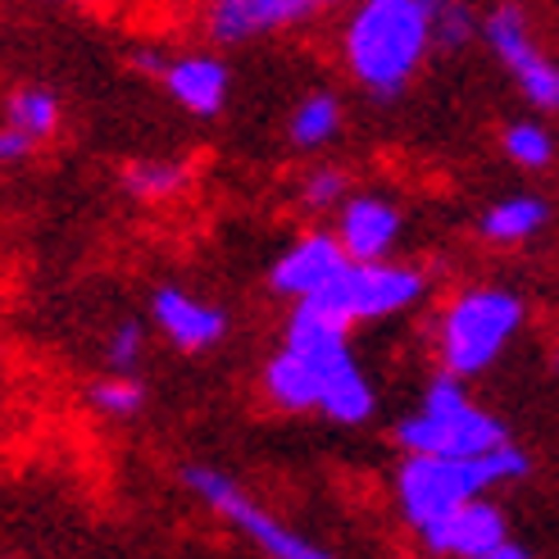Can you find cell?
<instances>
[{
	"mask_svg": "<svg viewBox=\"0 0 559 559\" xmlns=\"http://www.w3.org/2000/svg\"><path fill=\"white\" fill-rule=\"evenodd\" d=\"M437 10L424 0H369L346 27V64L373 96H396L424 64Z\"/></svg>",
	"mask_w": 559,
	"mask_h": 559,
	"instance_id": "cell-1",
	"label": "cell"
},
{
	"mask_svg": "<svg viewBox=\"0 0 559 559\" xmlns=\"http://www.w3.org/2000/svg\"><path fill=\"white\" fill-rule=\"evenodd\" d=\"M527 473V455L519 445H500V451L483 460H428V455H409L401 468V510L405 519L428 533L432 523L445 514H455L473 500H483L487 487L510 483Z\"/></svg>",
	"mask_w": 559,
	"mask_h": 559,
	"instance_id": "cell-2",
	"label": "cell"
},
{
	"mask_svg": "<svg viewBox=\"0 0 559 559\" xmlns=\"http://www.w3.org/2000/svg\"><path fill=\"white\" fill-rule=\"evenodd\" d=\"M396 441L409 455H428V460H483L500 451V445H510L506 424L473 405L464 382L451 373H441L428 386L418 414H409L396 428Z\"/></svg>",
	"mask_w": 559,
	"mask_h": 559,
	"instance_id": "cell-3",
	"label": "cell"
},
{
	"mask_svg": "<svg viewBox=\"0 0 559 559\" xmlns=\"http://www.w3.org/2000/svg\"><path fill=\"white\" fill-rule=\"evenodd\" d=\"M523 323V300L496 287L464 292L451 310H445L437 328V346H441V365L451 378L483 373L491 359L506 350L510 332Z\"/></svg>",
	"mask_w": 559,
	"mask_h": 559,
	"instance_id": "cell-4",
	"label": "cell"
},
{
	"mask_svg": "<svg viewBox=\"0 0 559 559\" xmlns=\"http://www.w3.org/2000/svg\"><path fill=\"white\" fill-rule=\"evenodd\" d=\"M182 483H187L195 496H201L214 514L228 519L241 537L255 542L269 559H337L332 550H323L319 542L292 533L287 523H277L269 510H260V506H255V500H246V496L237 491V483H233V478H223L218 468L195 464V468H187V473H182Z\"/></svg>",
	"mask_w": 559,
	"mask_h": 559,
	"instance_id": "cell-5",
	"label": "cell"
},
{
	"mask_svg": "<svg viewBox=\"0 0 559 559\" xmlns=\"http://www.w3.org/2000/svg\"><path fill=\"white\" fill-rule=\"evenodd\" d=\"M424 287L428 277L405 264H350L342 273V283L323 292V300L346 323H365V319H386L405 310V305L424 296Z\"/></svg>",
	"mask_w": 559,
	"mask_h": 559,
	"instance_id": "cell-6",
	"label": "cell"
},
{
	"mask_svg": "<svg viewBox=\"0 0 559 559\" xmlns=\"http://www.w3.org/2000/svg\"><path fill=\"white\" fill-rule=\"evenodd\" d=\"M483 37L500 55V64L519 78L527 100H533L537 109H559V64L537 50L533 33H527V19L514 5H500L496 14H487Z\"/></svg>",
	"mask_w": 559,
	"mask_h": 559,
	"instance_id": "cell-7",
	"label": "cell"
},
{
	"mask_svg": "<svg viewBox=\"0 0 559 559\" xmlns=\"http://www.w3.org/2000/svg\"><path fill=\"white\" fill-rule=\"evenodd\" d=\"M350 365H355L350 346H332V350H292V346H283L264 369V391H269V401L283 405V409H319L328 386L337 382Z\"/></svg>",
	"mask_w": 559,
	"mask_h": 559,
	"instance_id": "cell-8",
	"label": "cell"
},
{
	"mask_svg": "<svg viewBox=\"0 0 559 559\" xmlns=\"http://www.w3.org/2000/svg\"><path fill=\"white\" fill-rule=\"evenodd\" d=\"M346 269H350V260H346L342 241H337V237H328V233H314V237L296 241L287 255L273 264L269 283H273L277 296L314 300V296H323L328 287H337Z\"/></svg>",
	"mask_w": 559,
	"mask_h": 559,
	"instance_id": "cell-9",
	"label": "cell"
},
{
	"mask_svg": "<svg viewBox=\"0 0 559 559\" xmlns=\"http://www.w3.org/2000/svg\"><path fill=\"white\" fill-rule=\"evenodd\" d=\"M396 233H401L396 205L382 201V195H355V201H346V210H342L337 241H342L350 264H382Z\"/></svg>",
	"mask_w": 559,
	"mask_h": 559,
	"instance_id": "cell-10",
	"label": "cell"
},
{
	"mask_svg": "<svg viewBox=\"0 0 559 559\" xmlns=\"http://www.w3.org/2000/svg\"><path fill=\"white\" fill-rule=\"evenodd\" d=\"M428 550L437 555H464V559H483L491 550L506 546V514L487 500H473V506L445 514L441 523H432L424 533Z\"/></svg>",
	"mask_w": 559,
	"mask_h": 559,
	"instance_id": "cell-11",
	"label": "cell"
},
{
	"mask_svg": "<svg viewBox=\"0 0 559 559\" xmlns=\"http://www.w3.org/2000/svg\"><path fill=\"white\" fill-rule=\"evenodd\" d=\"M155 323L169 332V342L182 350H210L223 332H228V314L210 300H195L178 287H159L155 292Z\"/></svg>",
	"mask_w": 559,
	"mask_h": 559,
	"instance_id": "cell-12",
	"label": "cell"
},
{
	"mask_svg": "<svg viewBox=\"0 0 559 559\" xmlns=\"http://www.w3.org/2000/svg\"><path fill=\"white\" fill-rule=\"evenodd\" d=\"M314 14V0H223L210 14L214 41H246Z\"/></svg>",
	"mask_w": 559,
	"mask_h": 559,
	"instance_id": "cell-13",
	"label": "cell"
},
{
	"mask_svg": "<svg viewBox=\"0 0 559 559\" xmlns=\"http://www.w3.org/2000/svg\"><path fill=\"white\" fill-rule=\"evenodd\" d=\"M164 87H169V96L182 109L210 119L228 100V69L214 55H182V60L164 64Z\"/></svg>",
	"mask_w": 559,
	"mask_h": 559,
	"instance_id": "cell-14",
	"label": "cell"
},
{
	"mask_svg": "<svg viewBox=\"0 0 559 559\" xmlns=\"http://www.w3.org/2000/svg\"><path fill=\"white\" fill-rule=\"evenodd\" d=\"M550 218V205L542 195H510V201L491 205L483 218H478V233L496 246H514V241H527L542 233V223Z\"/></svg>",
	"mask_w": 559,
	"mask_h": 559,
	"instance_id": "cell-15",
	"label": "cell"
},
{
	"mask_svg": "<svg viewBox=\"0 0 559 559\" xmlns=\"http://www.w3.org/2000/svg\"><path fill=\"white\" fill-rule=\"evenodd\" d=\"M60 123V100H55L46 87H19L5 100V128L33 136V142H46Z\"/></svg>",
	"mask_w": 559,
	"mask_h": 559,
	"instance_id": "cell-16",
	"label": "cell"
},
{
	"mask_svg": "<svg viewBox=\"0 0 559 559\" xmlns=\"http://www.w3.org/2000/svg\"><path fill=\"white\" fill-rule=\"evenodd\" d=\"M342 128V105L337 96H328V92H314V96H305L296 105V115H292V142L305 146V151H314L323 142H332Z\"/></svg>",
	"mask_w": 559,
	"mask_h": 559,
	"instance_id": "cell-17",
	"label": "cell"
},
{
	"mask_svg": "<svg viewBox=\"0 0 559 559\" xmlns=\"http://www.w3.org/2000/svg\"><path fill=\"white\" fill-rule=\"evenodd\" d=\"M187 178H191V169L182 159H142L123 174V187L136 201H169V195H178L187 187Z\"/></svg>",
	"mask_w": 559,
	"mask_h": 559,
	"instance_id": "cell-18",
	"label": "cell"
},
{
	"mask_svg": "<svg viewBox=\"0 0 559 559\" xmlns=\"http://www.w3.org/2000/svg\"><path fill=\"white\" fill-rule=\"evenodd\" d=\"M328 418H337V424H365V418L373 414V386L365 382V373H359V365H350L337 382L328 386V396L319 405Z\"/></svg>",
	"mask_w": 559,
	"mask_h": 559,
	"instance_id": "cell-19",
	"label": "cell"
},
{
	"mask_svg": "<svg viewBox=\"0 0 559 559\" xmlns=\"http://www.w3.org/2000/svg\"><path fill=\"white\" fill-rule=\"evenodd\" d=\"M506 155L523 169H546L550 155H555V142L542 123H510L506 128Z\"/></svg>",
	"mask_w": 559,
	"mask_h": 559,
	"instance_id": "cell-20",
	"label": "cell"
},
{
	"mask_svg": "<svg viewBox=\"0 0 559 559\" xmlns=\"http://www.w3.org/2000/svg\"><path fill=\"white\" fill-rule=\"evenodd\" d=\"M92 405L100 409V414H115V418H132V414H142V405H146V386L136 382V378H105V382H96L92 386Z\"/></svg>",
	"mask_w": 559,
	"mask_h": 559,
	"instance_id": "cell-21",
	"label": "cell"
},
{
	"mask_svg": "<svg viewBox=\"0 0 559 559\" xmlns=\"http://www.w3.org/2000/svg\"><path fill=\"white\" fill-rule=\"evenodd\" d=\"M142 359V323H119L115 337H109V365H115L119 378H128V369Z\"/></svg>",
	"mask_w": 559,
	"mask_h": 559,
	"instance_id": "cell-22",
	"label": "cell"
},
{
	"mask_svg": "<svg viewBox=\"0 0 559 559\" xmlns=\"http://www.w3.org/2000/svg\"><path fill=\"white\" fill-rule=\"evenodd\" d=\"M342 191H346V178L337 169H319L310 182H305V201H310L314 210H323V205H337Z\"/></svg>",
	"mask_w": 559,
	"mask_h": 559,
	"instance_id": "cell-23",
	"label": "cell"
},
{
	"mask_svg": "<svg viewBox=\"0 0 559 559\" xmlns=\"http://www.w3.org/2000/svg\"><path fill=\"white\" fill-rule=\"evenodd\" d=\"M432 37L441 41H451V46H464L473 37V14L464 5H451V10H437V27H432Z\"/></svg>",
	"mask_w": 559,
	"mask_h": 559,
	"instance_id": "cell-24",
	"label": "cell"
},
{
	"mask_svg": "<svg viewBox=\"0 0 559 559\" xmlns=\"http://www.w3.org/2000/svg\"><path fill=\"white\" fill-rule=\"evenodd\" d=\"M33 151H37L33 136H23V132H14V128L0 123V164H19V159H27Z\"/></svg>",
	"mask_w": 559,
	"mask_h": 559,
	"instance_id": "cell-25",
	"label": "cell"
},
{
	"mask_svg": "<svg viewBox=\"0 0 559 559\" xmlns=\"http://www.w3.org/2000/svg\"><path fill=\"white\" fill-rule=\"evenodd\" d=\"M483 559H527V555H523L519 546H510V542H506L500 550H491V555H483Z\"/></svg>",
	"mask_w": 559,
	"mask_h": 559,
	"instance_id": "cell-26",
	"label": "cell"
}]
</instances>
